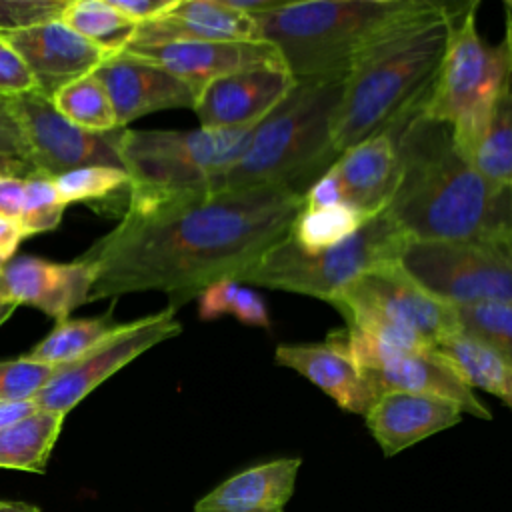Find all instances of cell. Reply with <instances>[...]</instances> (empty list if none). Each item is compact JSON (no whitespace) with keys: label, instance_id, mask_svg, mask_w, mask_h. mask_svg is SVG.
I'll use <instances>...</instances> for the list:
<instances>
[{"label":"cell","instance_id":"29","mask_svg":"<svg viewBox=\"0 0 512 512\" xmlns=\"http://www.w3.org/2000/svg\"><path fill=\"white\" fill-rule=\"evenodd\" d=\"M120 324L114 322L112 310L94 318H78L58 322L44 340H40L26 356L52 366H66L94 346H98L104 338H108Z\"/></svg>","mask_w":512,"mask_h":512},{"label":"cell","instance_id":"40","mask_svg":"<svg viewBox=\"0 0 512 512\" xmlns=\"http://www.w3.org/2000/svg\"><path fill=\"white\" fill-rule=\"evenodd\" d=\"M120 14L134 20L136 24L150 22L164 16L174 8L178 0H108Z\"/></svg>","mask_w":512,"mask_h":512},{"label":"cell","instance_id":"38","mask_svg":"<svg viewBox=\"0 0 512 512\" xmlns=\"http://www.w3.org/2000/svg\"><path fill=\"white\" fill-rule=\"evenodd\" d=\"M0 154L18 156L30 162V148L8 98H0Z\"/></svg>","mask_w":512,"mask_h":512},{"label":"cell","instance_id":"30","mask_svg":"<svg viewBox=\"0 0 512 512\" xmlns=\"http://www.w3.org/2000/svg\"><path fill=\"white\" fill-rule=\"evenodd\" d=\"M52 104L64 118L88 132L120 130L110 96L94 72L60 88Z\"/></svg>","mask_w":512,"mask_h":512},{"label":"cell","instance_id":"46","mask_svg":"<svg viewBox=\"0 0 512 512\" xmlns=\"http://www.w3.org/2000/svg\"><path fill=\"white\" fill-rule=\"evenodd\" d=\"M0 512H42V510L32 506V504H26V502L0 500Z\"/></svg>","mask_w":512,"mask_h":512},{"label":"cell","instance_id":"21","mask_svg":"<svg viewBox=\"0 0 512 512\" xmlns=\"http://www.w3.org/2000/svg\"><path fill=\"white\" fill-rule=\"evenodd\" d=\"M462 414L454 402L444 398L386 392L364 414V422L384 456H396L420 440L456 426Z\"/></svg>","mask_w":512,"mask_h":512},{"label":"cell","instance_id":"3","mask_svg":"<svg viewBox=\"0 0 512 512\" xmlns=\"http://www.w3.org/2000/svg\"><path fill=\"white\" fill-rule=\"evenodd\" d=\"M454 6L440 2L352 66L332 122V148L338 156L370 136L394 132L422 112L440 74Z\"/></svg>","mask_w":512,"mask_h":512},{"label":"cell","instance_id":"43","mask_svg":"<svg viewBox=\"0 0 512 512\" xmlns=\"http://www.w3.org/2000/svg\"><path fill=\"white\" fill-rule=\"evenodd\" d=\"M36 410H40L32 400L22 402H0V430L32 416Z\"/></svg>","mask_w":512,"mask_h":512},{"label":"cell","instance_id":"4","mask_svg":"<svg viewBox=\"0 0 512 512\" xmlns=\"http://www.w3.org/2000/svg\"><path fill=\"white\" fill-rule=\"evenodd\" d=\"M436 0L282 2L260 16V40L272 44L296 82L346 78L378 42L430 12Z\"/></svg>","mask_w":512,"mask_h":512},{"label":"cell","instance_id":"36","mask_svg":"<svg viewBox=\"0 0 512 512\" xmlns=\"http://www.w3.org/2000/svg\"><path fill=\"white\" fill-rule=\"evenodd\" d=\"M68 0H0V34L60 20Z\"/></svg>","mask_w":512,"mask_h":512},{"label":"cell","instance_id":"24","mask_svg":"<svg viewBox=\"0 0 512 512\" xmlns=\"http://www.w3.org/2000/svg\"><path fill=\"white\" fill-rule=\"evenodd\" d=\"M436 352L442 354L468 382V386L480 388L506 406L512 408V360L482 344L480 340L452 332L434 344Z\"/></svg>","mask_w":512,"mask_h":512},{"label":"cell","instance_id":"41","mask_svg":"<svg viewBox=\"0 0 512 512\" xmlns=\"http://www.w3.org/2000/svg\"><path fill=\"white\" fill-rule=\"evenodd\" d=\"M26 178L2 176L0 178V216L18 220L24 206Z\"/></svg>","mask_w":512,"mask_h":512},{"label":"cell","instance_id":"34","mask_svg":"<svg viewBox=\"0 0 512 512\" xmlns=\"http://www.w3.org/2000/svg\"><path fill=\"white\" fill-rule=\"evenodd\" d=\"M64 210L66 204L60 200L52 178L42 174L26 178L24 206L18 218V224L26 238L58 228Z\"/></svg>","mask_w":512,"mask_h":512},{"label":"cell","instance_id":"44","mask_svg":"<svg viewBox=\"0 0 512 512\" xmlns=\"http://www.w3.org/2000/svg\"><path fill=\"white\" fill-rule=\"evenodd\" d=\"M38 174L32 162L18 158V156H6L0 154V178L2 176H18V178H30Z\"/></svg>","mask_w":512,"mask_h":512},{"label":"cell","instance_id":"23","mask_svg":"<svg viewBox=\"0 0 512 512\" xmlns=\"http://www.w3.org/2000/svg\"><path fill=\"white\" fill-rule=\"evenodd\" d=\"M330 166L344 186L346 204L380 214L392 196L398 176L394 132H382L358 142Z\"/></svg>","mask_w":512,"mask_h":512},{"label":"cell","instance_id":"2","mask_svg":"<svg viewBox=\"0 0 512 512\" xmlns=\"http://www.w3.org/2000/svg\"><path fill=\"white\" fill-rule=\"evenodd\" d=\"M394 138L398 176L384 210L410 240L512 236V188L490 184L446 124L418 112L394 130Z\"/></svg>","mask_w":512,"mask_h":512},{"label":"cell","instance_id":"1","mask_svg":"<svg viewBox=\"0 0 512 512\" xmlns=\"http://www.w3.org/2000/svg\"><path fill=\"white\" fill-rule=\"evenodd\" d=\"M304 194L286 188L158 194L128 190L122 220L80 258L92 268L88 302L166 292L174 310L250 266L288 236Z\"/></svg>","mask_w":512,"mask_h":512},{"label":"cell","instance_id":"45","mask_svg":"<svg viewBox=\"0 0 512 512\" xmlns=\"http://www.w3.org/2000/svg\"><path fill=\"white\" fill-rule=\"evenodd\" d=\"M504 12H506V36H504V46L508 50L510 58V70H512V0L504 2Z\"/></svg>","mask_w":512,"mask_h":512},{"label":"cell","instance_id":"16","mask_svg":"<svg viewBox=\"0 0 512 512\" xmlns=\"http://www.w3.org/2000/svg\"><path fill=\"white\" fill-rule=\"evenodd\" d=\"M94 284L92 268L74 262H52L38 256H16L0 270V296L16 306L26 304L54 318L56 324L88 302Z\"/></svg>","mask_w":512,"mask_h":512},{"label":"cell","instance_id":"11","mask_svg":"<svg viewBox=\"0 0 512 512\" xmlns=\"http://www.w3.org/2000/svg\"><path fill=\"white\" fill-rule=\"evenodd\" d=\"M180 332L182 326L176 320V310L172 306L132 322H122L90 352L60 366L54 378L32 398V402L40 410L56 412L66 418V414L104 380L152 346L174 338Z\"/></svg>","mask_w":512,"mask_h":512},{"label":"cell","instance_id":"35","mask_svg":"<svg viewBox=\"0 0 512 512\" xmlns=\"http://www.w3.org/2000/svg\"><path fill=\"white\" fill-rule=\"evenodd\" d=\"M58 372V366L36 362L28 356L0 360V402L32 400Z\"/></svg>","mask_w":512,"mask_h":512},{"label":"cell","instance_id":"22","mask_svg":"<svg viewBox=\"0 0 512 512\" xmlns=\"http://www.w3.org/2000/svg\"><path fill=\"white\" fill-rule=\"evenodd\" d=\"M302 458H274L220 482L194 504V512H284L294 494Z\"/></svg>","mask_w":512,"mask_h":512},{"label":"cell","instance_id":"9","mask_svg":"<svg viewBox=\"0 0 512 512\" xmlns=\"http://www.w3.org/2000/svg\"><path fill=\"white\" fill-rule=\"evenodd\" d=\"M250 130H130L120 138V158L130 190L184 194L210 192L240 158Z\"/></svg>","mask_w":512,"mask_h":512},{"label":"cell","instance_id":"28","mask_svg":"<svg viewBox=\"0 0 512 512\" xmlns=\"http://www.w3.org/2000/svg\"><path fill=\"white\" fill-rule=\"evenodd\" d=\"M470 162L490 184L512 188V72Z\"/></svg>","mask_w":512,"mask_h":512},{"label":"cell","instance_id":"14","mask_svg":"<svg viewBox=\"0 0 512 512\" xmlns=\"http://www.w3.org/2000/svg\"><path fill=\"white\" fill-rule=\"evenodd\" d=\"M0 38L22 58L36 90L50 100L60 88L92 74L110 58L62 20L0 34Z\"/></svg>","mask_w":512,"mask_h":512},{"label":"cell","instance_id":"7","mask_svg":"<svg viewBox=\"0 0 512 512\" xmlns=\"http://www.w3.org/2000/svg\"><path fill=\"white\" fill-rule=\"evenodd\" d=\"M410 238L386 210L370 218L342 244L308 254L288 236L272 244L236 280L246 286L284 290L330 302L364 272L396 264Z\"/></svg>","mask_w":512,"mask_h":512},{"label":"cell","instance_id":"10","mask_svg":"<svg viewBox=\"0 0 512 512\" xmlns=\"http://www.w3.org/2000/svg\"><path fill=\"white\" fill-rule=\"evenodd\" d=\"M398 262L416 284L448 306L512 304V236L410 240Z\"/></svg>","mask_w":512,"mask_h":512},{"label":"cell","instance_id":"25","mask_svg":"<svg viewBox=\"0 0 512 512\" xmlns=\"http://www.w3.org/2000/svg\"><path fill=\"white\" fill-rule=\"evenodd\" d=\"M62 424L64 416L36 410L32 416L0 430V468L44 474Z\"/></svg>","mask_w":512,"mask_h":512},{"label":"cell","instance_id":"39","mask_svg":"<svg viewBox=\"0 0 512 512\" xmlns=\"http://www.w3.org/2000/svg\"><path fill=\"white\" fill-rule=\"evenodd\" d=\"M336 204H346L344 196V186L338 178V174L328 166V170L318 176L308 190L304 192V208H326V206H336Z\"/></svg>","mask_w":512,"mask_h":512},{"label":"cell","instance_id":"32","mask_svg":"<svg viewBox=\"0 0 512 512\" xmlns=\"http://www.w3.org/2000/svg\"><path fill=\"white\" fill-rule=\"evenodd\" d=\"M458 330L512 360V304L490 302L454 308Z\"/></svg>","mask_w":512,"mask_h":512},{"label":"cell","instance_id":"8","mask_svg":"<svg viewBox=\"0 0 512 512\" xmlns=\"http://www.w3.org/2000/svg\"><path fill=\"white\" fill-rule=\"evenodd\" d=\"M328 304L342 314L346 328L406 352L434 348L440 338L458 332L454 306L428 294L400 262L360 274Z\"/></svg>","mask_w":512,"mask_h":512},{"label":"cell","instance_id":"42","mask_svg":"<svg viewBox=\"0 0 512 512\" xmlns=\"http://www.w3.org/2000/svg\"><path fill=\"white\" fill-rule=\"evenodd\" d=\"M24 232L18 220H10L0 216V270L16 258V250L24 240Z\"/></svg>","mask_w":512,"mask_h":512},{"label":"cell","instance_id":"33","mask_svg":"<svg viewBox=\"0 0 512 512\" xmlns=\"http://www.w3.org/2000/svg\"><path fill=\"white\" fill-rule=\"evenodd\" d=\"M52 180L66 206L72 202L104 200L124 188H130L128 172L112 166H84L64 172Z\"/></svg>","mask_w":512,"mask_h":512},{"label":"cell","instance_id":"12","mask_svg":"<svg viewBox=\"0 0 512 512\" xmlns=\"http://www.w3.org/2000/svg\"><path fill=\"white\" fill-rule=\"evenodd\" d=\"M30 148V162L38 174L56 178L84 166L122 168L120 138L124 128L114 132H88L64 118L50 98L30 90L8 98Z\"/></svg>","mask_w":512,"mask_h":512},{"label":"cell","instance_id":"18","mask_svg":"<svg viewBox=\"0 0 512 512\" xmlns=\"http://www.w3.org/2000/svg\"><path fill=\"white\" fill-rule=\"evenodd\" d=\"M374 396L386 392L426 394L454 402L462 412L490 420L492 412L484 406L462 374L436 348L404 352L376 370L362 372Z\"/></svg>","mask_w":512,"mask_h":512},{"label":"cell","instance_id":"26","mask_svg":"<svg viewBox=\"0 0 512 512\" xmlns=\"http://www.w3.org/2000/svg\"><path fill=\"white\" fill-rule=\"evenodd\" d=\"M374 216L376 214L352 204H336L326 208L302 206L290 224L288 238L308 254L322 252L352 238Z\"/></svg>","mask_w":512,"mask_h":512},{"label":"cell","instance_id":"5","mask_svg":"<svg viewBox=\"0 0 512 512\" xmlns=\"http://www.w3.org/2000/svg\"><path fill=\"white\" fill-rule=\"evenodd\" d=\"M344 78L298 82L292 92L254 126L240 158L212 184L214 192L286 186L300 194L338 158L332 122Z\"/></svg>","mask_w":512,"mask_h":512},{"label":"cell","instance_id":"19","mask_svg":"<svg viewBox=\"0 0 512 512\" xmlns=\"http://www.w3.org/2000/svg\"><path fill=\"white\" fill-rule=\"evenodd\" d=\"M174 42H260V32L254 18L224 0H178L164 16L138 24L130 46Z\"/></svg>","mask_w":512,"mask_h":512},{"label":"cell","instance_id":"47","mask_svg":"<svg viewBox=\"0 0 512 512\" xmlns=\"http://www.w3.org/2000/svg\"><path fill=\"white\" fill-rule=\"evenodd\" d=\"M16 308H18L16 304H12V302H8V300H4V298L0 296V326L14 314Z\"/></svg>","mask_w":512,"mask_h":512},{"label":"cell","instance_id":"20","mask_svg":"<svg viewBox=\"0 0 512 512\" xmlns=\"http://www.w3.org/2000/svg\"><path fill=\"white\" fill-rule=\"evenodd\" d=\"M274 360L302 374L346 412L364 416L376 402L372 388L346 354L336 330L328 332L322 342L278 344Z\"/></svg>","mask_w":512,"mask_h":512},{"label":"cell","instance_id":"31","mask_svg":"<svg viewBox=\"0 0 512 512\" xmlns=\"http://www.w3.org/2000/svg\"><path fill=\"white\" fill-rule=\"evenodd\" d=\"M232 314L238 322L254 328H270V312L264 298L250 286L224 278L198 294V316L202 320H216Z\"/></svg>","mask_w":512,"mask_h":512},{"label":"cell","instance_id":"13","mask_svg":"<svg viewBox=\"0 0 512 512\" xmlns=\"http://www.w3.org/2000/svg\"><path fill=\"white\" fill-rule=\"evenodd\" d=\"M288 68H252L208 82L194 112L206 130H250L296 86Z\"/></svg>","mask_w":512,"mask_h":512},{"label":"cell","instance_id":"6","mask_svg":"<svg viewBox=\"0 0 512 512\" xmlns=\"http://www.w3.org/2000/svg\"><path fill=\"white\" fill-rule=\"evenodd\" d=\"M478 2H458L450 16L446 54L422 114L450 128L470 160L510 76L504 42L488 44L476 26Z\"/></svg>","mask_w":512,"mask_h":512},{"label":"cell","instance_id":"37","mask_svg":"<svg viewBox=\"0 0 512 512\" xmlns=\"http://www.w3.org/2000/svg\"><path fill=\"white\" fill-rule=\"evenodd\" d=\"M36 90L22 58L0 38V98H12Z\"/></svg>","mask_w":512,"mask_h":512},{"label":"cell","instance_id":"27","mask_svg":"<svg viewBox=\"0 0 512 512\" xmlns=\"http://www.w3.org/2000/svg\"><path fill=\"white\" fill-rule=\"evenodd\" d=\"M60 20L110 56L130 46L138 26L108 0H68Z\"/></svg>","mask_w":512,"mask_h":512},{"label":"cell","instance_id":"17","mask_svg":"<svg viewBox=\"0 0 512 512\" xmlns=\"http://www.w3.org/2000/svg\"><path fill=\"white\" fill-rule=\"evenodd\" d=\"M124 52L140 56L186 80L198 92L212 80L252 70L286 68L280 52L260 42H174L160 46H130Z\"/></svg>","mask_w":512,"mask_h":512},{"label":"cell","instance_id":"15","mask_svg":"<svg viewBox=\"0 0 512 512\" xmlns=\"http://www.w3.org/2000/svg\"><path fill=\"white\" fill-rule=\"evenodd\" d=\"M94 74L110 96L118 128H126L136 118L160 110H194L200 94L186 80L130 52L110 56Z\"/></svg>","mask_w":512,"mask_h":512}]
</instances>
